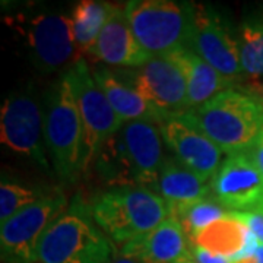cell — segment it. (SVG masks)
Wrapping results in <instances>:
<instances>
[{
	"instance_id": "cell-1",
	"label": "cell",
	"mask_w": 263,
	"mask_h": 263,
	"mask_svg": "<svg viewBox=\"0 0 263 263\" xmlns=\"http://www.w3.org/2000/svg\"><path fill=\"white\" fill-rule=\"evenodd\" d=\"M117 247L95 224L81 193L41 237L35 253L37 263H111Z\"/></svg>"
},
{
	"instance_id": "cell-2",
	"label": "cell",
	"mask_w": 263,
	"mask_h": 263,
	"mask_svg": "<svg viewBox=\"0 0 263 263\" xmlns=\"http://www.w3.org/2000/svg\"><path fill=\"white\" fill-rule=\"evenodd\" d=\"M44 141L57 179L63 184L76 183L82 174V122L67 70L46 97Z\"/></svg>"
},
{
	"instance_id": "cell-3",
	"label": "cell",
	"mask_w": 263,
	"mask_h": 263,
	"mask_svg": "<svg viewBox=\"0 0 263 263\" xmlns=\"http://www.w3.org/2000/svg\"><path fill=\"white\" fill-rule=\"evenodd\" d=\"M95 224L114 245L149 233L168 218V205L155 192L145 187H108L89 202Z\"/></svg>"
},
{
	"instance_id": "cell-4",
	"label": "cell",
	"mask_w": 263,
	"mask_h": 263,
	"mask_svg": "<svg viewBox=\"0 0 263 263\" xmlns=\"http://www.w3.org/2000/svg\"><path fill=\"white\" fill-rule=\"evenodd\" d=\"M189 111L227 155L249 152L263 129V104L238 88L222 91Z\"/></svg>"
},
{
	"instance_id": "cell-5",
	"label": "cell",
	"mask_w": 263,
	"mask_h": 263,
	"mask_svg": "<svg viewBox=\"0 0 263 263\" xmlns=\"http://www.w3.org/2000/svg\"><path fill=\"white\" fill-rule=\"evenodd\" d=\"M193 2L130 0L126 18L142 48L149 56H165L187 46Z\"/></svg>"
},
{
	"instance_id": "cell-6",
	"label": "cell",
	"mask_w": 263,
	"mask_h": 263,
	"mask_svg": "<svg viewBox=\"0 0 263 263\" xmlns=\"http://www.w3.org/2000/svg\"><path fill=\"white\" fill-rule=\"evenodd\" d=\"M67 73L82 122V173H86L104 143L120 130L124 123L95 82L92 69L82 57L67 69Z\"/></svg>"
},
{
	"instance_id": "cell-7",
	"label": "cell",
	"mask_w": 263,
	"mask_h": 263,
	"mask_svg": "<svg viewBox=\"0 0 263 263\" xmlns=\"http://www.w3.org/2000/svg\"><path fill=\"white\" fill-rule=\"evenodd\" d=\"M16 29L28 48L29 57L40 72L53 73L75 65L76 43L70 16L54 12L34 15L21 13L16 18Z\"/></svg>"
},
{
	"instance_id": "cell-8",
	"label": "cell",
	"mask_w": 263,
	"mask_h": 263,
	"mask_svg": "<svg viewBox=\"0 0 263 263\" xmlns=\"http://www.w3.org/2000/svg\"><path fill=\"white\" fill-rule=\"evenodd\" d=\"M197 56L237 85L246 79L237 32L218 10L206 3H193L187 46Z\"/></svg>"
},
{
	"instance_id": "cell-9",
	"label": "cell",
	"mask_w": 263,
	"mask_h": 263,
	"mask_svg": "<svg viewBox=\"0 0 263 263\" xmlns=\"http://www.w3.org/2000/svg\"><path fill=\"white\" fill-rule=\"evenodd\" d=\"M69 206L62 190L22 209L0 226V253L3 263H37L35 253L41 237Z\"/></svg>"
},
{
	"instance_id": "cell-10",
	"label": "cell",
	"mask_w": 263,
	"mask_h": 263,
	"mask_svg": "<svg viewBox=\"0 0 263 263\" xmlns=\"http://www.w3.org/2000/svg\"><path fill=\"white\" fill-rule=\"evenodd\" d=\"M0 139L5 146L35 161L50 173L44 141V108L31 91L10 94L0 113Z\"/></svg>"
},
{
	"instance_id": "cell-11",
	"label": "cell",
	"mask_w": 263,
	"mask_h": 263,
	"mask_svg": "<svg viewBox=\"0 0 263 263\" xmlns=\"http://www.w3.org/2000/svg\"><path fill=\"white\" fill-rule=\"evenodd\" d=\"M114 72L145 98L160 116V122L167 116L189 111L184 76L170 57L152 56L136 69H114Z\"/></svg>"
},
{
	"instance_id": "cell-12",
	"label": "cell",
	"mask_w": 263,
	"mask_h": 263,
	"mask_svg": "<svg viewBox=\"0 0 263 263\" xmlns=\"http://www.w3.org/2000/svg\"><path fill=\"white\" fill-rule=\"evenodd\" d=\"M165 148L174 158L211 180L222 162V151L199 127L190 111L164 117L160 123Z\"/></svg>"
},
{
	"instance_id": "cell-13",
	"label": "cell",
	"mask_w": 263,
	"mask_h": 263,
	"mask_svg": "<svg viewBox=\"0 0 263 263\" xmlns=\"http://www.w3.org/2000/svg\"><path fill=\"white\" fill-rule=\"evenodd\" d=\"M211 192L228 212L263 208V173L250 151L227 155L211 179Z\"/></svg>"
},
{
	"instance_id": "cell-14",
	"label": "cell",
	"mask_w": 263,
	"mask_h": 263,
	"mask_svg": "<svg viewBox=\"0 0 263 263\" xmlns=\"http://www.w3.org/2000/svg\"><path fill=\"white\" fill-rule=\"evenodd\" d=\"M120 136L136 187L149 189L154 192L161 165L165 160V145L160 126L146 120L124 123L120 129Z\"/></svg>"
},
{
	"instance_id": "cell-15",
	"label": "cell",
	"mask_w": 263,
	"mask_h": 263,
	"mask_svg": "<svg viewBox=\"0 0 263 263\" xmlns=\"http://www.w3.org/2000/svg\"><path fill=\"white\" fill-rule=\"evenodd\" d=\"M88 53L113 69H136L152 57L135 37L126 18L124 6H116L113 15Z\"/></svg>"
},
{
	"instance_id": "cell-16",
	"label": "cell",
	"mask_w": 263,
	"mask_h": 263,
	"mask_svg": "<svg viewBox=\"0 0 263 263\" xmlns=\"http://www.w3.org/2000/svg\"><path fill=\"white\" fill-rule=\"evenodd\" d=\"M119 252L145 263H180L190 260V238L176 216L170 215L149 233L123 245Z\"/></svg>"
},
{
	"instance_id": "cell-17",
	"label": "cell",
	"mask_w": 263,
	"mask_h": 263,
	"mask_svg": "<svg viewBox=\"0 0 263 263\" xmlns=\"http://www.w3.org/2000/svg\"><path fill=\"white\" fill-rule=\"evenodd\" d=\"M154 192L168 205L171 215L212 193L211 180L203 179L173 155H165Z\"/></svg>"
},
{
	"instance_id": "cell-18",
	"label": "cell",
	"mask_w": 263,
	"mask_h": 263,
	"mask_svg": "<svg viewBox=\"0 0 263 263\" xmlns=\"http://www.w3.org/2000/svg\"><path fill=\"white\" fill-rule=\"evenodd\" d=\"M190 241L208 252L226 256L233 262L253 254L259 245L247 227L243 212H228L195 235Z\"/></svg>"
},
{
	"instance_id": "cell-19",
	"label": "cell",
	"mask_w": 263,
	"mask_h": 263,
	"mask_svg": "<svg viewBox=\"0 0 263 263\" xmlns=\"http://www.w3.org/2000/svg\"><path fill=\"white\" fill-rule=\"evenodd\" d=\"M165 56L179 66L184 76L187 86L189 110L200 107L222 91L238 86L235 82L221 75L189 47H180Z\"/></svg>"
},
{
	"instance_id": "cell-20",
	"label": "cell",
	"mask_w": 263,
	"mask_h": 263,
	"mask_svg": "<svg viewBox=\"0 0 263 263\" xmlns=\"http://www.w3.org/2000/svg\"><path fill=\"white\" fill-rule=\"evenodd\" d=\"M92 75L123 123L139 120L154 122L157 124L160 123V116L155 113V110L132 85L117 75L114 69L105 65H98L92 69Z\"/></svg>"
},
{
	"instance_id": "cell-21",
	"label": "cell",
	"mask_w": 263,
	"mask_h": 263,
	"mask_svg": "<svg viewBox=\"0 0 263 263\" xmlns=\"http://www.w3.org/2000/svg\"><path fill=\"white\" fill-rule=\"evenodd\" d=\"M240 60L246 79L263 76V8L250 10L237 29Z\"/></svg>"
},
{
	"instance_id": "cell-22",
	"label": "cell",
	"mask_w": 263,
	"mask_h": 263,
	"mask_svg": "<svg viewBox=\"0 0 263 263\" xmlns=\"http://www.w3.org/2000/svg\"><path fill=\"white\" fill-rule=\"evenodd\" d=\"M116 5L103 0H82L73 8L70 15L72 31L76 46L89 51L94 46L100 32L103 31Z\"/></svg>"
},
{
	"instance_id": "cell-23",
	"label": "cell",
	"mask_w": 263,
	"mask_h": 263,
	"mask_svg": "<svg viewBox=\"0 0 263 263\" xmlns=\"http://www.w3.org/2000/svg\"><path fill=\"white\" fill-rule=\"evenodd\" d=\"M94 164L100 179L108 187H136L120 130L104 143Z\"/></svg>"
},
{
	"instance_id": "cell-24",
	"label": "cell",
	"mask_w": 263,
	"mask_h": 263,
	"mask_svg": "<svg viewBox=\"0 0 263 263\" xmlns=\"http://www.w3.org/2000/svg\"><path fill=\"white\" fill-rule=\"evenodd\" d=\"M50 193L51 192H46L43 189L12 181L3 174L0 183V224Z\"/></svg>"
},
{
	"instance_id": "cell-25",
	"label": "cell",
	"mask_w": 263,
	"mask_h": 263,
	"mask_svg": "<svg viewBox=\"0 0 263 263\" xmlns=\"http://www.w3.org/2000/svg\"><path fill=\"white\" fill-rule=\"evenodd\" d=\"M227 214L228 211L226 208L211 195L171 216H176L179 219L187 237L192 240L195 235L203 231L208 226L221 219Z\"/></svg>"
},
{
	"instance_id": "cell-26",
	"label": "cell",
	"mask_w": 263,
	"mask_h": 263,
	"mask_svg": "<svg viewBox=\"0 0 263 263\" xmlns=\"http://www.w3.org/2000/svg\"><path fill=\"white\" fill-rule=\"evenodd\" d=\"M243 215H245L250 233L253 234L254 240L263 246V208L252 211V212H246Z\"/></svg>"
},
{
	"instance_id": "cell-27",
	"label": "cell",
	"mask_w": 263,
	"mask_h": 263,
	"mask_svg": "<svg viewBox=\"0 0 263 263\" xmlns=\"http://www.w3.org/2000/svg\"><path fill=\"white\" fill-rule=\"evenodd\" d=\"M190 254H192V260L195 263H233V260L226 256L208 252L202 247L192 245V241H190Z\"/></svg>"
},
{
	"instance_id": "cell-28",
	"label": "cell",
	"mask_w": 263,
	"mask_h": 263,
	"mask_svg": "<svg viewBox=\"0 0 263 263\" xmlns=\"http://www.w3.org/2000/svg\"><path fill=\"white\" fill-rule=\"evenodd\" d=\"M237 88L247 94L253 95L254 98H257L263 104V81H250L246 84H240Z\"/></svg>"
},
{
	"instance_id": "cell-29",
	"label": "cell",
	"mask_w": 263,
	"mask_h": 263,
	"mask_svg": "<svg viewBox=\"0 0 263 263\" xmlns=\"http://www.w3.org/2000/svg\"><path fill=\"white\" fill-rule=\"evenodd\" d=\"M250 154H252V157L256 161V164L259 165V168L262 170L263 173V129L260 132V135H259L256 143H254V146L250 149Z\"/></svg>"
},
{
	"instance_id": "cell-30",
	"label": "cell",
	"mask_w": 263,
	"mask_h": 263,
	"mask_svg": "<svg viewBox=\"0 0 263 263\" xmlns=\"http://www.w3.org/2000/svg\"><path fill=\"white\" fill-rule=\"evenodd\" d=\"M111 263H145L139 260V259H136V257H129V256H124L120 252L116 254V257H114Z\"/></svg>"
},
{
	"instance_id": "cell-31",
	"label": "cell",
	"mask_w": 263,
	"mask_h": 263,
	"mask_svg": "<svg viewBox=\"0 0 263 263\" xmlns=\"http://www.w3.org/2000/svg\"><path fill=\"white\" fill-rule=\"evenodd\" d=\"M254 257H256V263H263V246L257 245L256 252H254Z\"/></svg>"
},
{
	"instance_id": "cell-32",
	"label": "cell",
	"mask_w": 263,
	"mask_h": 263,
	"mask_svg": "<svg viewBox=\"0 0 263 263\" xmlns=\"http://www.w3.org/2000/svg\"><path fill=\"white\" fill-rule=\"evenodd\" d=\"M180 263H195V262H193V260L190 259V260H184V262H180Z\"/></svg>"
}]
</instances>
